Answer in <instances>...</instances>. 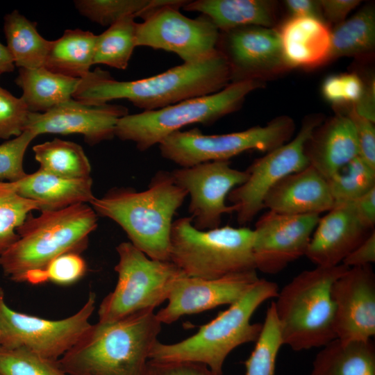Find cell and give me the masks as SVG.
Masks as SVG:
<instances>
[{
    "label": "cell",
    "instance_id": "cell-16",
    "mask_svg": "<svg viewBox=\"0 0 375 375\" xmlns=\"http://www.w3.org/2000/svg\"><path fill=\"white\" fill-rule=\"evenodd\" d=\"M336 338L368 340L375 335V274L372 265L349 268L332 285Z\"/></svg>",
    "mask_w": 375,
    "mask_h": 375
},
{
    "label": "cell",
    "instance_id": "cell-15",
    "mask_svg": "<svg viewBox=\"0 0 375 375\" xmlns=\"http://www.w3.org/2000/svg\"><path fill=\"white\" fill-rule=\"evenodd\" d=\"M319 215H289L268 210L253 231V256L256 270L276 274L305 256Z\"/></svg>",
    "mask_w": 375,
    "mask_h": 375
},
{
    "label": "cell",
    "instance_id": "cell-31",
    "mask_svg": "<svg viewBox=\"0 0 375 375\" xmlns=\"http://www.w3.org/2000/svg\"><path fill=\"white\" fill-rule=\"evenodd\" d=\"M374 44V10L365 7L331 31L330 60L365 53L372 50Z\"/></svg>",
    "mask_w": 375,
    "mask_h": 375
},
{
    "label": "cell",
    "instance_id": "cell-23",
    "mask_svg": "<svg viewBox=\"0 0 375 375\" xmlns=\"http://www.w3.org/2000/svg\"><path fill=\"white\" fill-rule=\"evenodd\" d=\"M278 32L286 67L314 68L330 60L331 31L321 19L292 17Z\"/></svg>",
    "mask_w": 375,
    "mask_h": 375
},
{
    "label": "cell",
    "instance_id": "cell-48",
    "mask_svg": "<svg viewBox=\"0 0 375 375\" xmlns=\"http://www.w3.org/2000/svg\"><path fill=\"white\" fill-rule=\"evenodd\" d=\"M285 3L292 17H313L320 19L319 1L287 0Z\"/></svg>",
    "mask_w": 375,
    "mask_h": 375
},
{
    "label": "cell",
    "instance_id": "cell-47",
    "mask_svg": "<svg viewBox=\"0 0 375 375\" xmlns=\"http://www.w3.org/2000/svg\"><path fill=\"white\" fill-rule=\"evenodd\" d=\"M375 85L372 80L367 85L359 100L353 105V109L360 116L374 123L375 122Z\"/></svg>",
    "mask_w": 375,
    "mask_h": 375
},
{
    "label": "cell",
    "instance_id": "cell-35",
    "mask_svg": "<svg viewBox=\"0 0 375 375\" xmlns=\"http://www.w3.org/2000/svg\"><path fill=\"white\" fill-rule=\"evenodd\" d=\"M245 361V375H274L276 361L283 345L273 301L268 307L260 335Z\"/></svg>",
    "mask_w": 375,
    "mask_h": 375
},
{
    "label": "cell",
    "instance_id": "cell-19",
    "mask_svg": "<svg viewBox=\"0 0 375 375\" xmlns=\"http://www.w3.org/2000/svg\"><path fill=\"white\" fill-rule=\"evenodd\" d=\"M257 271H249L215 279L190 277L183 274L175 282L166 307L156 316L162 324H172L185 315L198 313L239 300L259 279Z\"/></svg>",
    "mask_w": 375,
    "mask_h": 375
},
{
    "label": "cell",
    "instance_id": "cell-42",
    "mask_svg": "<svg viewBox=\"0 0 375 375\" xmlns=\"http://www.w3.org/2000/svg\"><path fill=\"white\" fill-rule=\"evenodd\" d=\"M346 115L351 119L355 127L359 156L375 169L374 123L358 115L353 108Z\"/></svg>",
    "mask_w": 375,
    "mask_h": 375
},
{
    "label": "cell",
    "instance_id": "cell-27",
    "mask_svg": "<svg viewBox=\"0 0 375 375\" xmlns=\"http://www.w3.org/2000/svg\"><path fill=\"white\" fill-rule=\"evenodd\" d=\"M81 78L54 73L44 67L19 68L15 79L31 112H45L72 99Z\"/></svg>",
    "mask_w": 375,
    "mask_h": 375
},
{
    "label": "cell",
    "instance_id": "cell-21",
    "mask_svg": "<svg viewBox=\"0 0 375 375\" xmlns=\"http://www.w3.org/2000/svg\"><path fill=\"white\" fill-rule=\"evenodd\" d=\"M334 205L326 180L310 165L281 179L264 201L268 210L289 215H319Z\"/></svg>",
    "mask_w": 375,
    "mask_h": 375
},
{
    "label": "cell",
    "instance_id": "cell-43",
    "mask_svg": "<svg viewBox=\"0 0 375 375\" xmlns=\"http://www.w3.org/2000/svg\"><path fill=\"white\" fill-rule=\"evenodd\" d=\"M147 375H219L206 365L194 362H161L149 360Z\"/></svg>",
    "mask_w": 375,
    "mask_h": 375
},
{
    "label": "cell",
    "instance_id": "cell-6",
    "mask_svg": "<svg viewBox=\"0 0 375 375\" xmlns=\"http://www.w3.org/2000/svg\"><path fill=\"white\" fill-rule=\"evenodd\" d=\"M349 268L340 264L304 270L278 290L273 303L283 345L299 351L336 338L331 289Z\"/></svg>",
    "mask_w": 375,
    "mask_h": 375
},
{
    "label": "cell",
    "instance_id": "cell-13",
    "mask_svg": "<svg viewBox=\"0 0 375 375\" xmlns=\"http://www.w3.org/2000/svg\"><path fill=\"white\" fill-rule=\"evenodd\" d=\"M189 1L163 6L138 24L137 47H149L176 53L183 63L205 60L217 50L219 31L204 15L194 19L182 15L179 8Z\"/></svg>",
    "mask_w": 375,
    "mask_h": 375
},
{
    "label": "cell",
    "instance_id": "cell-30",
    "mask_svg": "<svg viewBox=\"0 0 375 375\" xmlns=\"http://www.w3.org/2000/svg\"><path fill=\"white\" fill-rule=\"evenodd\" d=\"M40 169L67 179L91 177V165L81 146L72 141L54 138L33 146Z\"/></svg>",
    "mask_w": 375,
    "mask_h": 375
},
{
    "label": "cell",
    "instance_id": "cell-32",
    "mask_svg": "<svg viewBox=\"0 0 375 375\" xmlns=\"http://www.w3.org/2000/svg\"><path fill=\"white\" fill-rule=\"evenodd\" d=\"M126 16L108 27L97 38L94 65L102 64L126 69L136 46L138 24Z\"/></svg>",
    "mask_w": 375,
    "mask_h": 375
},
{
    "label": "cell",
    "instance_id": "cell-41",
    "mask_svg": "<svg viewBox=\"0 0 375 375\" xmlns=\"http://www.w3.org/2000/svg\"><path fill=\"white\" fill-rule=\"evenodd\" d=\"M365 83L356 73H343L328 76L322 85L324 98L334 105H354L360 98Z\"/></svg>",
    "mask_w": 375,
    "mask_h": 375
},
{
    "label": "cell",
    "instance_id": "cell-7",
    "mask_svg": "<svg viewBox=\"0 0 375 375\" xmlns=\"http://www.w3.org/2000/svg\"><path fill=\"white\" fill-rule=\"evenodd\" d=\"M253 241V231L247 227L201 231L190 216L181 217L172 225L169 260L185 275L203 279L256 270Z\"/></svg>",
    "mask_w": 375,
    "mask_h": 375
},
{
    "label": "cell",
    "instance_id": "cell-5",
    "mask_svg": "<svg viewBox=\"0 0 375 375\" xmlns=\"http://www.w3.org/2000/svg\"><path fill=\"white\" fill-rule=\"evenodd\" d=\"M97 227V215L88 204L29 213L17 229L19 239L0 256V267L10 280L21 283L33 271L42 270L56 258L79 253Z\"/></svg>",
    "mask_w": 375,
    "mask_h": 375
},
{
    "label": "cell",
    "instance_id": "cell-14",
    "mask_svg": "<svg viewBox=\"0 0 375 375\" xmlns=\"http://www.w3.org/2000/svg\"><path fill=\"white\" fill-rule=\"evenodd\" d=\"M174 182L190 194L188 212L193 226L199 230L220 226L224 214L235 212L226 205L229 192L248 178L247 170L231 167L229 160L203 162L171 172Z\"/></svg>",
    "mask_w": 375,
    "mask_h": 375
},
{
    "label": "cell",
    "instance_id": "cell-3",
    "mask_svg": "<svg viewBox=\"0 0 375 375\" xmlns=\"http://www.w3.org/2000/svg\"><path fill=\"white\" fill-rule=\"evenodd\" d=\"M188 192L174 181L171 172L160 170L148 188H112L90 203L97 215L119 224L131 243L152 260L170 261L172 219Z\"/></svg>",
    "mask_w": 375,
    "mask_h": 375
},
{
    "label": "cell",
    "instance_id": "cell-24",
    "mask_svg": "<svg viewBox=\"0 0 375 375\" xmlns=\"http://www.w3.org/2000/svg\"><path fill=\"white\" fill-rule=\"evenodd\" d=\"M9 183L19 196L39 202L40 211L60 210L81 203H90L95 197L91 177L67 179L40 169Z\"/></svg>",
    "mask_w": 375,
    "mask_h": 375
},
{
    "label": "cell",
    "instance_id": "cell-28",
    "mask_svg": "<svg viewBox=\"0 0 375 375\" xmlns=\"http://www.w3.org/2000/svg\"><path fill=\"white\" fill-rule=\"evenodd\" d=\"M97 35L89 31L67 29L51 41L44 67L62 75L82 78L91 70Z\"/></svg>",
    "mask_w": 375,
    "mask_h": 375
},
{
    "label": "cell",
    "instance_id": "cell-26",
    "mask_svg": "<svg viewBox=\"0 0 375 375\" xmlns=\"http://www.w3.org/2000/svg\"><path fill=\"white\" fill-rule=\"evenodd\" d=\"M321 348L309 375H375V344L372 339L335 338Z\"/></svg>",
    "mask_w": 375,
    "mask_h": 375
},
{
    "label": "cell",
    "instance_id": "cell-18",
    "mask_svg": "<svg viewBox=\"0 0 375 375\" xmlns=\"http://www.w3.org/2000/svg\"><path fill=\"white\" fill-rule=\"evenodd\" d=\"M128 114L126 107L106 103L91 105L74 99L45 112H30L26 130L40 134H81L90 146L115 137L119 118Z\"/></svg>",
    "mask_w": 375,
    "mask_h": 375
},
{
    "label": "cell",
    "instance_id": "cell-37",
    "mask_svg": "<svg viewBox=\"0 0 375 375\" xmlns=\"http://www.w3.org/2000/svg\"><path fill=\"white\" fill-rule=\"evenodd\" d=\"M0 375H69L58 360L28 350L0 347Z\"/></svg>",
    "mask_w": 375,
    "mask_h": 375
},
{
    "label": "cell",
    "instance_id": "cell-36",
    "mask_svg": "<svg viewBox=\"0 0 375 375\" xmlns=\"http://www.w3.org/2000/svg\"><path fill=\"white\" fill-rule=\"evenodd\" d=\"M35 210H41L39 202L19 196L8 182L0 181V256L19 239L17 228Z\"/></svg>",
    "mask_w": 375,
    "mask_h": 375
},
{
    "label": "cell",
    "instance_id": "cell-29",
    "mask_svg": "<svg viewBox=\"0 0 375 375\" xmlns=\"http://www.w3.org/2000/svg\"><path fill=\"white\" fill-rule=\"evenodd\" d=\"M3 31L15 66L24 69L44 67L51 41L39 33L36 23L15 10L4 16Z\"/></svg>",
    "mask_w": 375,
    "mask_h": 375
},
{
    "label": "cell",
    "instance_id": "cell-2",
    "mask_svg": "<svg viewBox=\"0 0 375 375\" xmlns=\"http://www.w3.org/2000/svg\"><path fill=\"white\" fill-rule=\"evenodd\" d=\"M161 323L149 308L91 324L58 361L69 375H147Z\"/></svg>",
    "mask_w": 375,
    "mask_h": 375
},
{
    "label": "cell",
    "instance_id": "cell-49",
    "mask_svg": "<svg viewBox=\"0 0 375 375\" xmlns=\"http://www.w3.org/2000/svg\"><path fill=\"white\" fill-rule=\"evenodd\" d=\"M15 67L6 46L0 42V74L11 72L14 71Z\"/></svg>",
    "mask_w": 375,
    "mask_h": 375
},
{
    "label": "cell",
    "instance_id": "cell-11",
    "mask_svg": "<svg viewBox=\"0 0 375 375\" xmlns=\"http://www.w3.org/2000/svg\"><path fill=\"white\" fill-rule=\"evenodd\" d=\"M96 304V294L90 292L86 302L75 314L50 320L19 312L6 303L0 292V347L22 348L44 358L58 360L90 328L89 320Z\"/></svg>",
    "mask_w": 375,
    "mask_h": 375
},
{
    "label": "cell",
    "instance_id": "cell-8",
    "mask_svg": "<svg viewBox=\"0 0 375 375\" xmlns=\"http://www.w3.org/2000/svg\"><path fill=\"white\" fill-rule=\"evenodd\" d=\"M260 86L258 80L231 83L222 90L153 110L128 114L119 119L115 136L134 142L144 151L170 134L193 124L209 126L238 110L245 97Z\"/></svg>",
    "mask_w": 375,
    "mask_h": 375
},
{
    "label": "cell",
    "instance_id": "cell-20",
    "mask_svg": "<svg viewBox=\"0 0 375 375\" xmlns=\"http://www.w3.org/2000/svg\"><path fill=\"white\" fill-rule=\"evenodd\" d=\"M319 217L305 256L316 267L342 264L346 256L374 231L364 228L349 202L335 204Z\"/></svg>",
    "mask_w": 375,
    "mask_h": 375
},
{
    "label": "cell",
    "instance_id": "cell-38",
    "mask_svg": "<svg viewBox=\"0 0 375 375\" xmlns=\"http://www.w3.org/2000/svg\"><path fill=\"white\" fill-rule=\"evenodd\" d=\"M86 271V262L79 253H67L53 259L44 269L27 273L23 282L38 285L51 281L69 285L81 279Z\"/></svg>",
    "mask_w": 375,
    "mask_h": 375
},
{
    "label": "cell",
    "instance_id": "cell-50",
    "mask_svg": "<svg viewBox=\"0 0 375 375\" xmlns=\"http://www.w3.org/2000/svg\"><path fill=\"white\" fill-rule=\"evenodd\" d=\"M2 288L0 287V292L1 291Z\"/></svg>",
    "mask_w": 375,
    "mask_h": 375
},
{
    "label": "cell",
    "instance_id": "cell-4",
    "mask_svg": "<svg viewBox=\"0 0 375 375\" xmlns=\"http://www.w3.org/2000/svg\"><path fill=\"white\" fill-rule=\"evenodd\" d=\"M278 290L276 283L259 278L239 300L200 326L194 335L174 344L157 341L149 360L199 362L222 375L224 362L229 353L236 347L258 338L262 324L251 323V317L262 303L276 298Z\"/></svg>",
    "mask_w": 375,
    "mask_h": 375
},
{
    "label": "cell",
    "instance_id": "cell-10",
    "mask_svg": "<svg viewBox=\"0 0 375 375\" xmlns=\"http://www.w3.org/2000/svg\"><path fill=\"white\" fill-rule=\"evenodd\" d=\"M294 129L291 118L281 116L263 126L226 134L206 135L197 128L178 131L158 145L165 159L181 167H189L207 162L229 160L249 150L269 152L290 141Z\"/></svg>",
    "mask_w": 375,
    "mask_h": 375
},
{
    "label": "cell",
    "instance_id": "cell-1",
    "mask_svg": "<svg viewBox=\"0 0 375 375\" xmlns=\"http://www.w3.org/2000/svg\"><path fill=\"white\" fill-rule=\"evenodd\" d=\"M229 81L228 62L217 51L201 61L183 63L161 74L135 81L115 80L108 72L97 67L80 79L72 98L91 105L124 99L144 110H153L216 93Z\"/></svg>",
    "mask_w": 375,
    "mask_h": 375
},
{
    "label": "cell",
    "instance_id": "cell-45",
    "mask_svg": "<svg viewBox=\"0 0 375 375\" xmlns=\"http://www.w3.org/2000/svg\"><path fill=\"white\" fill-rule=\"evenodd\" d=\"M375 262V231L343 260L342 264L348 267L365 266Z\"/></svg>",
    "mask_w": 375,
    "mask_h": 375
},
{
    "label": "cell",
    "instance_id": "cell-22",
    "mask_svg": "<svg viewBox=\"0 0 375 375\" xmlns=\"http://www.w3.org/2000/svg\"><path fill=\"white\" fill-rule=\"evenodd\" d=\"M309 165L325 179L359 156L354 125L338 113L314 130L305 146Z\"/></svg>",
    "mask_w": 375,
    "mask_h": 375
},
{
    "label": "cell",
    "instance_id": "cell-51",
    "mask_svg": "<svg viewBox=\"0 0 375 375\" xmlns=\"http://www.w3.org/2000/svg\"><path fill=\"white\" fill-rule=\"evenodd\" d=\"M1 74H0V75H1Z\"/></svg>",
    "mask_w": 375,
    "mask_h": 375
},
{
    "label": "cell",
    "instance_id": "cell-40",
    "mask_svg": "<svg viewBox=\"0 0 375 375\" xmlns=\"http://www.w3.org/2000/svg\"><path fill=\"white\" fill-rule=\"evenodd\" d=\"M21 97L0 86V138L8 140L20 135L26 129L30 114Z\"/></svg>",
    "mask_w": 375,
    "mask_h": 375
},
{
    "label": "cell",
    "instance_id": "cell-33",
    "mask_svg": "<svg viewBox=\"0 0 375 375\" xmlns=\"http://www.w3.org/2000/svg\"><path fill=\"white\" fill-rule=\"evenodd\" d=\"M178 0H76V9L83 17L110 26L126 16L147 18L155 10Z\"/></svg>",
    "mask_w": 375,
    "mask_h": 375
},
{
    "label": "cell",
    "instance_id": "cell-17",
    "mask_svg": "<svg viewBox=\"0 0 375 375\" xmlns=\"http://www.w3.org/2000/svg\"><path fill=\"white\" fill-rule=\"evenodd\" d=\"M228 62L232 83L258 80L285 67L278 31L243 26L219 31L217 45Z\"/></svg>",
    "mask_w": 375,
    "mask_h": 375
},
{
    "label": "cell",
    "instance_id": "cell-34",
    "mask_svg": "<svg viewBox=\"0 0 375 375\" xmlns=\"http://www.w3.org/2000/svg\"><path fill=\"white\" fill-rule=\"evenodd\" d=\"M326 180L334 203H347L375 188V169L358 156Z\"/></svg>",
    "mask_w": 375,
    "mask_h": 375
},
{
    "label": "cell",
    "instance_id": "cell-9",
    "mask_svg": "<svg viewBox=\"0 0 375 375\" xmlns=\"http://www.w3.org/2000/svg\"><path fill=\"white\" fill-rule=\"evenodd\" d=\"M119 256L115 270L118 280L114 290L100 303L101 323L119 320L136 312L155 309L168 299L183 272L171 261L152 260L131 242L116 247Z\"/></svg>",
    "mask_w": 375,
    "mask_h": 375
},
{
    "label": "cell",
    "instance_id": "cell-25",
    "mask_svg": "<svg viewBox=\"0 0 375 375\" xmlns=\"http://www.w3.org/2000/svg\"><path fill=\"white\" fill-rule=\"evenodd\" d=\"M182 8L206 15L219 31L251 26L269 28L274 21L272 2L263 0L189 1Z\"/></svg>",
    "mask_w": 375,
    "mask_h": 375
},
{
    "label": "cell",
    "instance_id": "cell-39",
    "mask_svg": "<svg viewBox=\"0 0 375 375\" xmlns=\"http://www.w3.org/2000/svg\"><path fill=\"white\" fill-rule=\"evenodd\" d=\"M26 130L20 135L0 144V181L16 182L27 174L23 167L24 157L30 143L36 138Z\"/></svg>",
    "mask_w": 375,
    "mask_h": 375
},
{
    "label": "cell",
    "instance_id": "cell-46",
    "mask_svg": "<svg viewBox=\"0 0 375 375\" xmlns=\"http://www.w3.org/2000/svg\"><path fill=\"white\" fill-rule=\"evenodd\" d=\"M321 11L330 22L340 24L360 3L358 0L319 1Z\"/></svg>",
    "mask_w": 375,
    "mask_h": 375
},
{
    "label": "cell",
    "instance_id": "cell-44",
    "mask_svg": "<svg viewBox=\"0 0 375 375\" xmlns=\"http://www.w3.org/2000/svg\"><path fill=\"white\" fill-rule=\"evenodd\" d=\"M349 203L360 224L367 230H374L375 188Z\"/></svg>",
    "mask_w": 375,
    "mask_h": 375
},
{
    "label": "cell",
    "instance_id": "cell-12",
    "mask_svg": "<svg viewBox=\"0 0 375 375\" xmlns=\"http://www.w3.org/2000/svg\"><path fill=\"white\" fill-rule=\"evenodd\" d=\"M322 122L318 117L306 119L292 140L256 159L246 169L247 181L233 189L227 197L228 201L235 207V212L240 225L251 222L265 208V198L278 182L309 165L305 146Z\"/></svg>",
    "mask_w": 375,
    "mask_h": 375
}]
</instances>
